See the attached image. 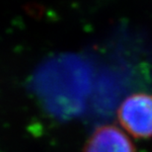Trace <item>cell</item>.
Listing matches in <instances>:
<instances>
[{"mask_svg": "<svg viewBox=\"0 0 152 152\" xmlns=\"http://www.w3.org/2000/svg\"><path fill=\"white\" fill-rule=\"evenodd\" d=\"M121 126L133 137H152V94L134 93L123 101L118 110Z\"/></svg>", "mask_w": 152, "mask_h": 152, "instance_id": "6da1fadb", "label": "cell"}, {"mask_svg": "<svg viewBox=\"0 0 152 152\" xmlns=\"http://www.w3.org/2000/svg\"><path fill=\"white\" fill-rule=\"evenodd\" d=\"M82 152H136L129 137L113 124H104L94 130Z\"/></svg>", "mask_w": 152, "mask_h": 152, "instance_id": "7a4b0ae2", "label": "cell"}]
</instances>
